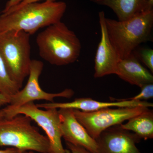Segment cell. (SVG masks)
<instances>
[{"mask_svg":"<svg viewBox=\"0 0 153 153\" xmlns=\"http://www.w3.org/2000/svg\"><path fill=\"white\" fill-rule=\"evenodd\" d=\"M67 6L63 1H44L25 5L16 10L0 15V34L23 31L30 36L38 30L61 21Z\"/></svg>","mask_w":153,"mask_h":153,"instance_id":"obj_1","label":"cell"},{"mask_svg":"<svg viewBox=\"0 0 153 153\" xmlns=\"http://www.w3.org/2000/svg\"><path fill=\"white\" fill-rule=\"evenodd\" d=\"M36 43L41 58L53 65L64 66L78 59L81 50L79 38L60 21L38 34Z\"/></svg>","mask_w":153,"mask_h":153,"instance_id":"obj_2","label":"cell"},{"mask_svg":"<svg viewBox=\"0 0 153 153\" xmlns=\"http://www.w3.org/2000/svg\"><path fill=\"white\" fill-rule=\"evenodd\" d=\"M110 41L120 59L128 57L143 43L149 41L153 26V10L125 21L105 19Z\"/></svg>","mask_w":153,"mask_h":153,"instance_id":"obj_3","label":"cell"},{"mask_svg":"<svg viewBox=\"0 0 153 153\" xmlns=\"http://www.w3.org/2000/svg\"><path fill=\"white\" fill-rule=\"evenodd\" d=\"M32 121L30 117L22 114L0 119V146L49 153L48 138L32 124Z\"/></svg>","mask_w":153,"mask_h":153,"instance_id":"obj_4","label":"cell"},{"mask_svg":"<svg viewBox=\"0 0 153 153\" xmlns=\"http://www.w3.org/2000/svg\"><path fill=\"white\" fill-rule=\"evenodd\" d=\"M30 37V34L18 30L0 34V56L10 77L21 88L29 76L32 60Z\"/></svg>","mask_w":153,"mask_h":153,"instance_id":"obj_5","label":"cell"},{"mask_svg":"<svg viewBox=\"0 0 153 153\" xmlns=\"http://www.w3.org/2000/svg\"><path fill=\"white\" fill-rule=\"evenodd\" d=\"M149 108L117 107L103 108L94 111H83L73 109L77 120L94 140L102 132L114 126L123 123L126 120L143 112Z\"/></svg>","mask_w":153,"mask_h":153,"instance_id":"obj_6","label":"cell"},{"mask_svg":"<svg viewBox=\"0 0 153 153\" xmlns=\"http://www.w3.org/2000/svg\"><path fill=\"white\" fill-rule=\"evenodd\" d=\"M18 114L26 115L44 130L49 142V153H68L62 145V133L58 109H42L33 102L24 105L11 111L6 110V117Z\"/></svg>","mask_w":153,"mask_h":153,"instance_id":"obj_7","label":"cell"},{"mask_svg":"<svg viewBox=\"0 0 153 153\" xmlns=\"http://www.w3.org/2000/svg\"><path fill=\"white\" fill-rule=\"evenodd\" d=\"M44 68L41 60H32L30 73L26 86L10 97V103L5 107L7 111H11L35 100H44L53 102L56 97L71 98L74 94L72 89L66 88L59 93H50L44 91L39 84V79Z\"/></svg>","mask_w":153,"mask_h":153,"instance_id":"obj_8","label":"cell"},{"mask_svg":"<svg viewBox=\"0 0 153 153\" xmlns=\"http://www.w3.org/2000/svg\"><path fill=\"white\" fill-rule=\"evenodd\" d=\"M141 140L120 125L114 126L102 132L95 140L97 153H142L136 146Z\"/></svg>","mask_w":153,"mask_h":153,"instance_id":"obj_9","label":"cell"},{"mask_svg":"<svg viewBox=\"0 0 153 153\" xmlns=\"http://www.w3.org/2000/svg\"><path fill=\"white\" fill-rule=\"evenodd\" d=\"M101 31V38L99 43L94 59L95 78L115 74L120 58L110 41L105 23V15L103 11L99 13Z\"/></svg>","mask_w":153,"mask_h":153,"instance_id":"obj_10","label":"cell"},{"mask_svg":"<svg viewBox=\"0 0 153 153\" xmlns=\"http://www.w3.org/2000/svg\"><path fill=\"white\" fill-rule=\"evenodd\" d=\"M62 137L66 142L80 146L91 153L97 152L96 140L90 136L85 128L75 117L71 108L58 110Z\"/></svg>","mask_w":153,"mask_h":153,"instance_id":"obj_11","label":"cell"},{"mask_svg":"<svg viewBox=\"0 0 153 153\" xmlns=\"http://www.w3.org/2000/svg\"><path fill=\"white\" fill-rule=\"evenodd\" d=\"M112 101L101 102L97 101L91 98H76L74 101L67 102H48L36 104L38 108L47 109L48 108H71L83 111H94L103 108L111 107H135L143 106L152 107L153 103L146 101L138 100H120L111 97Z\"/></svg>","mask_w":153,"mask_h":153,"instance_id":"obj_12","label":"cell"},{"mask_svg":"<svg viewBox=\"0 0 153 153\" xmlns=\"http://www.w3.org/2000/svg\"><path fill=\"white\" fill-rule=\"evenodd\" d=\"M115 74L130 84L140 88L153 82L152 74L141 64L133 53L120 60Z\"/></svg>","mask_w":153,"mask_h":153,"instance_id":"obj_13","label":"cell"},{"mask_svg":"<svg viewBox=\"0 0 153 153\" xmlns=\"http://www.w3.org/2000/svg\"><path fill=\"white\" fill-rule=\"evenodd\" d=\"M113 11L118 20L125 21L148 10V0H90Z\"/></svg>","mask_w":153,"mask_h":153,"instance_id":"obj_14","label":"cell"},{"mask_svg":"<svg viewBox=\"0 0 153 153\" xmlns=\"http://www.w3.org/2000/svg\"><path fill=\"white\" fill-rule=\"evenodd\" d=\"M121 127L134 133L141 139L147 140L153 138V111L148 109L143 112L128 120Z\"/></svg>","mask_w":153,"mask_h":153,"instance_id":"obj_15","label":"cell"},{"mask_svg":"<svg viewBox=\"0 0 153 153\" xmlns=\"http://www.w3.org/2000/svg\"><path fill=\"white\" fill-rule=\"evenodd\" d=\"M20 89L18 84L10 77L4 63L0 56V93L10 98Z\"/></svg>","mask_w":153,"mask_h":153,"instance_id":"obj_16","label":"cell"},{"mask_svg":"<svg viewBox=\"0 0 153 153\" xmlns=\"http://www.w3.org/2000/svg\"><path fill=\"white\" fill-rule=\"evenodd\" d=\"M133 53L140 60L151 72H153V50L150 48H142L137 51L136 53Z\"/></svg>","mask_w":153,"mask_h":153,"instance_id":"obj_17","label":"cell"},{"mask_svg":"<svg viewBox=\"0 0 153 153\" xmlns=\"http://www.w3.org/2000/svg\"><path fill=\"white\" fill-rule=\"evenodd\" d=\"M141 91L138 94L131 98L126 99H116L120 100H138L146 101L148 100L153 98V83L146 84L142 86Z\"/></svg>","mask_w":153,"mask_h":153,"instance_id":"obj_18","label":"cell"},{"mask_svg":"<svg viewBox=\"0 0 153 153\" xmlns=\"http://www.w3.org/2000/svg\"><path fill=\"white\" fill-rule=\"evenodd\" d=\"M66 146L71 153H91L85 148L80 146H76L66 142Z\"/></svg>","mask_w":153,"mask_h":153,"instance_id":"obj_19","label":"cell"},{"mask_svg":"<svg viewBox=\"0 0 153 153\" xmlns=\"http://www.w3.org/2000/svg\"><path fill=\"white\" fill-rule=\"evenodd\" d=\"M41 1H56V0H23L21 3H19V4L11 8L10 10H8L6 12V13H10V12L16 10L17 9L20 8L22 7L25 5L27 4H30V3L38 2Z\"/></svg>","mask_w":153,"mask_h":153,"instance_id":"obj_20","label":"cell"},{"mask_svg":"<svg viewBox=\"0 0 153 153\" xmlns=\"http://www.w3.org/2000/svg\"><path fill=\"white\" fill-rule=\"evenodd\" d=\"M23 1V0H9L6 4L4 9L2 11L1 13H6L11 8L19 4V3H21Z\"/></svg>","mask_w":153,"mask_h":153,"instance_id":"obj_21","label":"cell"},{"mask_svg":"<svg viewBox=\"0 0 153 153\" xmlns=\"http://www.w3.org/2000/svg\"><path fill=\"white\" fill-rule=\"evenodd\" d=\"M27 151L22 150L15 148H7L5 150H0V153H28Z\"/></svg>","mask_w":153,"mask_h":153,"instance_id":"obj_22","label":"cell"},{"mask_svg":"<svg viewBox=\"0 0 153 153\" xmlns=\"http://www.w3.org/2000/svg\"><path fill=\"white\" fill-rule=\"evenodd\" d=\"M10 102V97L0 93V108L5 105H8Z\"/></svg>","mask_w":153,"mask_h":153,"instance_id":"obj_23","label":"cell"},{"mask_svg":"<svg viewBox=\"0 0 153 153\" xmlns=\"http://www.w3.org/2000/svg\"><path fill=\"white\" fill-rule=\"evenodd\" d=\"M148 10H153V0H148Z\"/></svg>","mask_w":153,"mask_h":153,"instance_id":"obj_24","label":"cell"},{"mask_svg":"<svg viewBox=\"0 0 153 153\" xmlns=\"http://www.w3.org/2000/svg\"><path fill=\"white\" fill-rule=\"evenodd\" d=\"M6 111L5 108L0 109V119L4 117H6Z\"/></svg>","mask_w":153,"mask_h":153,"instance_id":"obj_25","label":"cell"},{"mask_svg":"<svg viewBox=\"0 0 153 153\" xmlns=\"http://www.w3.org/2000/svg\"><path fill=\"white\" fill-rule=\"evenodd\" d=\"M28 153H35L33 151H29Z\"/></svg>","mask_w":153,"mask_h":153,"instance_id":"obj_26","label":"cell"}]
</instances>
